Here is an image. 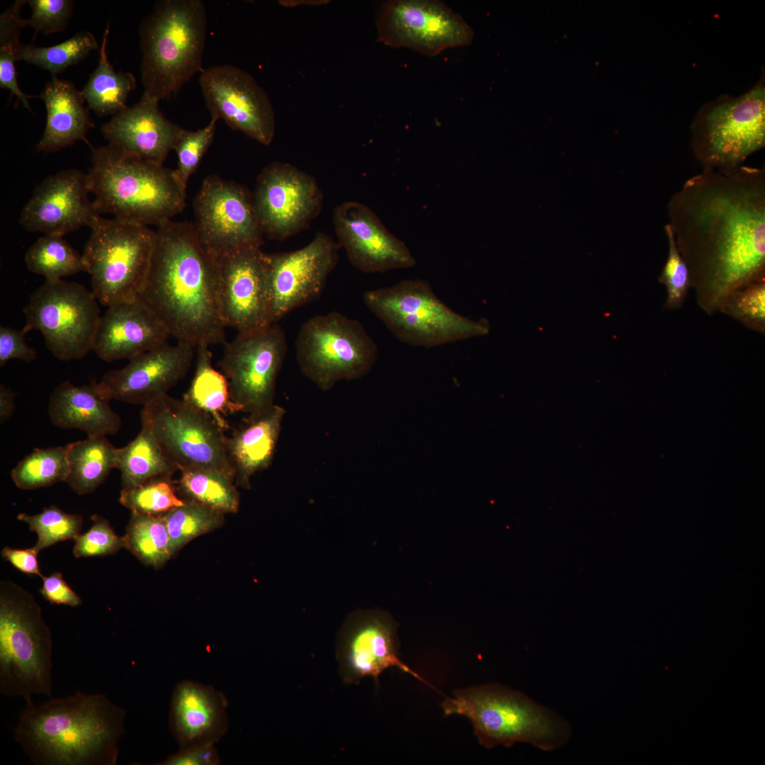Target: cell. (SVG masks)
I'll return each instance as SVG.
<instances>
[{
	"label": "cell",
	"instance_id": "obj_1",
	"mask_svg": "<svg viewBox=\"0 0 765 765\" xmlns=\"http://www.w3.org/2000/svg\"><path fill=\"white\" fill-rule=\"evenodd\" d=\"M667 213L706 312L719 311L733 291L764 279V168L703 169L671 196Z\"/></svg>",
	"mask_w": 765,
	"mask_h": 765
},
{
	"label": "cell",
	"instance_id": "obj_2",
	"mask_svg": "<svg viewBox=\"0 0 765 765\" xmlns=\"http://www.w3.org/2000/svg\"><path fill=\"white\" fill-rule=\"evenodd\" d=\"M157 227L139 298L178 342L195 348L226 344L216 256L201 244L193 224L170 220Z\"/></svg>",
	"mask_w": 765,
	"mask_h": 765
},
{
	"label": "cell",
	"instance_id": "obj_3",
	"mask_svg": "<svg viewBox=\"0 0 765 765\" xmlns=\"http://www.w3.org/2000/svg\"><path fill=\"white\" fill-rule=\"evenodd\" d=\"M126 711L105 694L80 691L35 705L26 703L13 730L35 765H115Z\"/></svg>",
	"mask_w": 765,
	"mask_h": 765
},
{
	"label": "cell",
	"instance_id": "obj_4",
	"mask_svg": "<svg viewBox=\"0 0 765 765\" xmlns=\"http://www.w3.org/2000/svg\"><path fill=\"white\" fill-rule=\"evenodd\" d=\"M97 212L147 226L170 220L186 206L174 170L107 145L91 147L87 173Z\"/></svg>",
	"mask_w": 765,
	"mask_h": 765
},
{
	"label": "cell",
	"instance_id": "obj_5",
	"mask_svg": "<svg viewBox=\"0 0 765 765\" xmlns=\"http://www.w3.org/2000/svg\"><path fill=\"white\" fill-rule=\"evenodd\" d=\"M444 715L470 721L474 734L487 749L516 742L552 751L569 741L572 730L555 711L507 686L488 684L455 691L442 703Z\"/></svg>",
	"mask_w": 765,
	"mask_h": 765
},
{
	"label": "cell",
	"instance_id": "obj_6",
	"mask_svg": "<svg viewBox=\"0 0 765 765\" xmlns=\"http://www.w3.org/2000/svg\"><path fill=\"white\" fill-rule=\"evenodd\" d=\"M206 30V11L200 0L156 3L139 28L144 94L158 102L169 98L203 69Z\"/></svg>",
	"mask_w": 765,
	"mask_h": 765
},
{
	"label": "cell",
	"instance_id": "obj_7",
	"mask_svg": "<svg viewBox=\"0 0 765 765\" xmlns=\"http://www.w3.org/2000/svg\"><path fill=\"white\" fill-rule=\"evenodd\" d=\"M51 631L33 594L14 582L0 584V692L21 697H51Z\"/></svg>",
	"mask_w": 765,
	"mask_h": 765
},
{
	"label": "cell",
	"instance_id": "obj_8",
	"mask_svg": "<svg viewBox=\"0 0 765 765\" xmlns=\"http://www.w3.org/2000/svg\"><path fill=\"white\" fill-rule=\"evenodd\" d=\"M363 298L366 307L390 332L411 346L433 348L489 332L486 319L475 320L455 312L422 279L404 280L368 290Z\"/></svg>",
	"mask_w": 765,
	"mask_h": 765
},
{
	"label": "cell",
	"instance_id": "obj_9",
	"mask_svg": "<svg viewBox=\"0 0 765 765\" xmlns=\"http://www.w3.org/2000/svg\"><path fill=\"white\" fill-rule=\"evenodd\" d=\"M82 255L91 292L104 306L139 296L147 277L156 231L101 216L91 226Z\"/></svg>",
	"mask_w": 765,
	"mask_h": 765
},
{
	"label": "cell",
	"instance_id": "obj_10",
	"mask_svg": "<svg viewBox=\"0 0 765 765\" xmlns=\"http://www.w3.org/2000/svg\"><path fill=\"white\" fill-rule=\"evenodd\" d=\"M691 147L703 169L729 171L765 144L764 76L745 94L704 105L691 126Z\"/></svg>",
	"mask_w": 765,
	"mask_h": 765
},
{
	"label": "cell",
	"instance_id": "obj_11",
	"mask_svg": "<svg viewBox=\"0 0 765 765\" xmlns=\"http://www.w3.org/2000/svg\"><path fill=\"white\" fill-rule=\"evenodd\" d=\"M295 349L300 370L323 391L339 381L368 373L378 354L377 346L363 325L337 312L305 322Z\"/></svg>",
	"mask_w": 765,
	"mask_h": 765
},
{
	"label": "cell",
	"instance_id": "obj_12",
	"mask_svg": "<svg viewBox=\"0 0 765 765\" xmlns=\"http://www.w3.org/2000/svg\"><path fill=\"white\" fill-rule=\"evenodd\" d=\"M22 328L42 334L52 354L62 361L80 359L93 350L101 320L97 300L84 285L62 279L45 280L23 308Z\"/></svg>",
	"mask_w": 765,
	"mask_h": 765
},
{
	"label": "cell",
	"instance_id": "obj_13",
	"mask_svg": "<svg viewBox=\"0 0 765 765\" xmlns=\"http://www.w3.org/2000/svg\"><path fill=\"white\" fill-rule=\"evenodd\" d=\"M140 419L151 427L163 452L178 468L219 470L234 480L225 430L186 400L168 394L142 406Z\"/></svg>",
	"mask_w": 765,
	"mask_h": 765
},
{
	"label": "cell",
	"instance_id": "obj_14",
	"mask_svg": "<svg viewBox=\"0 0 765 765\" xmlns=\"http://www.w3.org/2000/svg\"><path fill=\"white\" fill-rule=\"evenodd\" d=\"M220 367L230 388L234 412L248 414L274 404L276 383L286 352V338L276 324L238 332L225 344Z\"/></svg>",
	"mask_w": 765,
	"mask_h": 765
},
{
	"label": "cell",
	"instance_id": "obj_15",
	"mask_svg": "<svg viewBox=\"0 0 765 765\" xmlns=\"http://www.w3.org/2000/svg\"><path fill=\"white\" fill-rule=\"evenodd\" d=\"M194 229L215 256L261 249L264 233L251 196L240 185L217 176L207 177L194 201Z\"/></svg>",
	"mask_w": 765,
	"mask_h": 765
},
{
	"label": "cell",
	"instance_id": "obj_16",
	"mask_svg": "<svg viewBox=\"0 0 765 765\" xmlns=\"http://www.w3.org/2000/svg\"><path fill=\"white\" fill-rule=\"evenodd\" d=\"M251 199L264 234L283 240L305 229L319 214L323 196L311 175L274 162L259 175Z\"/></svg>",
	"mask_w": 765,
	"mask_h": 765
},
{
	"label": "cell",
	"instance_id": "obj_17",
	"mask_svg": "<svg viewBox=\"0 0 765 765\" xmlns=\"http://www.w3.org/2000/svg\"><path fill=\"white\" fill-rule=\"evenodd\" d=\"M378 41L435 56L470 44L471 27L443 3L432 0H395L383 4L377 20Z\"/></svg>",
	"mask_w": 765,
	"mask_h": 765
},
{
	"label": "cell",
	"instance_id": "obj_18",
	"mask_svg": "<svg viewBox=\"0 0 765 765\" xmlns=\"http://www.w3.org/2000/svg\"><path fill=\"white\" fill-rule=\"evenodd\" d=\"M199 82L211 117L262 144H271L276 128L273 109L251 75L232 65H217L203 69Z\"/></svg>",
	"mask_w": 765,
	"mask_h": 765
},
{
	"label": "cell",
	"instance_id": "obj_19",
	"mask_svg": "<svg viewBox=\"0 0 765 765\" xmlns=\"http://www.w3.org/2000/svg\"><path fill=\"white\" fill-rule=\"evenodd\" d=\"M271 319L276 324L292 310L315 300L338 261V245L319 232L304 247L266 254Z\"/></svg>",
	"mask_w": 765,
	"mask_h": 765
},
{
	"label": "cell",
	"instance_id": "obj_20",
	"mask_svg": "<svg viewBox=\"0 0 765 765\" xmlns=\"http://www.w3.org/2000/svg\"><path fill=\"white\" fill-rule=\"evenodd\" d=\"M397 625L381 610H359L346 620L338 638L336 657L345 684L358 683L371 677L378 684L380 675L396 667L425 681L399 657ZM426 682V681H425Z\"/></svg>",
	"mask_w": 765,
	"mask_h": 765
},
{
	"label": "cell",
	"instance_id": "obj_21",
	"mask_svg": "<svg viewBox=\"0 0 765 765\" xmlns=\"http://www.w3.org/2000/svg\"><path fill=\"white\" fill-rule=\"evenodd\" d=\"M216 258L221 312L226 328L242 332L273 324L266 254L261 249H251Z\"/></svg>",
	"mask_w": 765,
	"mask_h": 765
},
{
	"label": "cell",
	"instance_id": "obj_22",
	"mask_svg": "<svg viewBox=\"0 0 765 765\" xmlns=\"http://www.w3.org/2000/svg\"><path fill=\"white\" fill-rule=\"evenodd\" d=\"M87 174L69 169L46 177L23 206L21 225L26 230L48 235H64L86 226L100 215L93 201Z\"/></svg>",
	"mask_w": 765,
	"mask_h": 765
},
{
	"label": "cell",
	"instance_id": "obj_23",
	"mask_svg": "<svg viewBox=\"0 0 765 765\" xmlns=\"http://www.w3.org/2000/svg\"><path fill=\"white\" fill-rule=\"evenodd\" d=\"M195 347L166 342L130 359L125 367L106 373L98 383L110 399L142 404L168 394L188 373Z\"/></svg>",
	"mask_w": 765,
	"mask_h": 765
},
{
	"label": "cell",
	"instance_id": "obj_24",
	"mask_svg": "<svg viewBox=\"0 0 765 765\" xmlns=\"http://www.w3.org/2000/svg\"><path fill=\"white\" fill-rule=\"evenodd\" d=\"M339 243L351 263L364 273L413 267L416 261L401 239L384 226L368 206L356 201L340 204L334 212Z\"/></svg>",
	"mask_w": 765,
	"mask_h": 765
},
{
	"label": "cell",
	"instance_id": "obj_25",
	"mask_svg": "<svg viewBox=\"0 0 765 765\" xmlns=\"http://www.w3.org/2000/svg\"><path fill=\"white\" fill-rule=\"evenodd\" d=\"M158 101L142 94L101 128L108 144L144 161L163 165L184 130L169 120Z\"/></svg>",
	"mask_w": 765,
	"mask_h": 765
},
{
	"label": "cell",
	"instance_id": "obj_26",
	"mask_svg": "<svg viewBox=\"0 0 765 765\" xmlns=\"http://www.w3.org/2000/svg\"><path fill=\"white\" fill-rule=\"evenodd\" d=\"M169 334L139 298L110 305L101 317L93 351L106 362L133 357L165 342Z\"/></svg>",
	"mask_w": 765,
	"mask_h": 765
},
{
	"label": "cell",
	"instance_id": "obj_27",
	"mask_svg": "<svg viewBox=\"0 0 765 765\" xmlns=\"http://www.w3.org/2000/svg\"><path fill=\"white\" fill-rule=\"evenodd\" d=\"M227 701L214 687L191 680L179 682L170 703V730L179 748L217 743L228 729Z\"/></svg>",
	"mask_w": 765,
	"mask_h": 765
},
{
	"label": "cell",
	"instance_id": "obj_28",
	"mask_svg": "<svg viewBox=\"0 0 765 765\" xmlns=\"http://www.w3.org/2000/svg\"><path fill=\"white\" fill-rule=\"evenodd\" d=\"M110 400L96 382L76 386L64 381L49 397L48 416L54 426L78 429L89 437L114 435L122 420L111 408Z\"/></svg>",
	"mask_w": 765,
	"mask_h": 765
},
{
	"label": "cell",
	"instance_id": "obj_29",
	"mask_svg": "<svg viewBox=\"0 0 765 765\" xmlns=\"http://www.w3.org/2000/svg\"><path fill=\"white\" fill-rule=\"evenodd\" d=\"M283 407L273 404L248 414L244 422L227 438V448L235 472L234 483L251 488V478L271 463L285 415Z\"/></svg>",
	"mask_w": 765,
	"mask_h": 765
},
{
	"label": "cell",
	"instance_id": "obj_30",
	"mask_svg": "<svg viewBox=\"0 0 765 765\" xmlns=\"http://www.w3.org/2000/svg\"><path fill=\"white\" fill-rule=\"evenodd\" d=\"M46 108V124L42 137L36 144L39 152L51 153L84 140L94 124L90 118L84 99L72 81L52 77L38 96Z\"/></svg>",
	"mask_w": 765,
	"mask_h": 765
},
{
	"label": "cell",
	"instance_id": "obj_31",
	"mask_svg": "<svg viewBox=\"0 0 765 765\" xmlns=\"http://www.w3.org/2000/svg\"><path fill=\"white\" fill-rule=\"evenodd\" d=\"M140 421L137 436L118 448L115 468L120 472L122 489L135 487L157 477H172L178 471L165 455L149 425Z\"/></svg>",
	"mask_w": 765,
	"mask_h": 765
},
{
	"label": "cell",
	"instance_id": "obj_32",
	"mask_svg": "<svg viewBox=\"0 0 765 765\" xmlns=\"http://www.w3.org/2000/svg\"><path fill=\"white\" fill-rule=\"evenodd\" d=\"M65 482L78 494L94 492L115 468L118 448L104 436L87 437L67 446Z\"/></svg>",
	"mask_w": 765,
	"mask_h": 765
},
{
	"label": "cell",
	"instance_id": "obj_33",
	"mask_svg": "<svg viewBox=\"0 0 765 765\" xmlns=\"http://www.w3.org/2000/svg\"><path fill=\"white\" fill-rule=\"evenodd\" d=\"M110 23L104 30L99 48V60L81 94L89 108L100 116L115 115L128 106L129 94L135 89L136 80L130 72H116L108 61L107 42Z\"/></svg>",
	"mask_w": 765,
	"mask_h": 765
},
{
	"label": "cell",
	"instance_id": "obj_34",
	"mask_svg": "<svg viewBox=\"0 0 765 765\" xmlns=\"http://www.w3.org/2000/svg\"><path fill=\"white\" fill-rule=\"evenodd\" d=\"M179 472L180 477L175 484L183 499L223 514L239 511L240 496L231 477L219 470L204 468H186Z\"/></svg>",
	"mask_w": 765,
	"mask_h": 765
},
{
	"label": "cell",
	"instance_id": "obj_35",
	"mask_svg": "<svg viewBox=\"0 0 765 765\" xmlns=\"http://www.w3.org/2000/svg\"><path fill=\"white\" fill-rule=\"evenodd\" d=\"M195 373L183 399L209 414L224 430L229 425L224 415L233 413L228 381L212 365L209 346L196 347Z\"/></svg>",
	"mask_w": 765,
	"mask_h": 765
},
{
	"label": "cell",
	"instance_id": "obj_36",
	"mask_svg": "<svg viewBox=\"0 0 765 765\" xmlns=\"http://www.w3.org/2000/svg\"><path fill=\"white\" fill-rule=\"evenodd\" d=\"M123 537L125 548L147 565L160 568L172 557L169 533L163 515L132 513Z\"/></svg>",
	"mask_w": 765,
	"mask_h": 765
},
{
	"label": "cell",
	"instance_id": "obj_37",
	"mask_svg": "<svg viewBox=\"0 0 765 765\" xmlns=\"http://www.w3.org/2000/svg\"><path fill=\"white\" fill-rule=\"evenodd\" d=\"M25 262L28 269L42 276L45 280H57L80 272H86L82 257L62 237L48 235L39 238L27 251Z\"/></svg>",
	"mask_w": 765,
	"mask_h": 765
},
{
	"label": "cell",
	"instance_id": "obj_38",
	"mask_svg": "<svg viewBox=\"0 0 765 765\" xmlns=\"http://www.w3.org/2000/svg\"><path fill=\"white\" fill-rule=\"evenodd\" d=\"M95 36L89 31L76 33L59 44L38 47L21 44L16 50V60H23L49 72L52 77L79 63L91 52L99 49Z\"/></svg>",
	"mask_w": 765,
	"mask_h": 765
},
{
	"label": "cell",
	"instance_id": "obj_39",
	"mask_svg": "<svg viewBox=\"0 0 765 765\" xmlns=\"http://www.w3.org/2000/svg\"><path fill=\"white\" fill-rule=\"evenodd\" d=\"M68 471L66 446L37 448L17 463L11 477L18 488L31 490L65 482Z\"/></svg>",
	"mask_w": 765,
	"mask_h": 765
},
{
	"label": "cell",
	"instance_id": "obj_40",
	"mask_svg": "<svg viewBox=\"0 0 765 765\" xmlns=\"http://www.w3.org/2000/svg\"><path fill=\"white\" fill-rule=\"evenodd\" d=\"M163 516L172 557L194 538L219 528L225 523V514L186 499L182 505Z\"/></svg>",
	"mask_w": 765,
	"mask_h": 765
},
{
	"label": "cell",
	"instance_id": "obj_41",
	"mask_svg": "<svg viewBox=\"0 0 765 765\" xmlns=\"http://www.w3.org/2000/svg\"><path fill=\"white\" fill-rule=\"evenodd\" d=\"M177 492L171 476H161L133 488L122 489L119 501L131 513L162 516L185 502Z\"/></svg>",
	"mask_w": 765,
	"mask_h": 765
},
{
	"label": "cell",
	"instance_id": "obj_42",
	"mask_svg": "<svg viewBox=\"0 0 765 765\" xmlns=\"http://www.w3.org/2000/svg\"><path fill=\"white\" fill-rule=\"evenodd\" d=\"M17 518L37 533L38 541L34 547L39 552L58 542L74 540L80 534L83 523L81 516L67 514L55 505L35 515L21 513Z\"/></svg>",
	"mask_w": 765,
	"mask_h": 765
},
{
	"label": "cell",
	"instance_id": "obj_43",
	"mask_svg": "<svg viewBox=\"0 0 765 765\" xmlns=\"http://www.w3.org/2000/svg\"><path fill=\"white\" fill-rule=\"evenodd\" d=\"M719 311L738 320L747 327L764 334L765 280L752 282L733 291Z\"/></svg>",
	"mask_w": 765,
	"mask_h": 765
},
{
	"label": "cell",
	"instance_id": "obj_44",
	"mask_svg": "<svg viewBox=\"0 0 765 765\" xmlns=\"http://www.w3.org/2000/svg\"><path fill=\"white\" fill-rule=\"evenodd\" d=\"M218 119L211 117L210 123L196 131L184 129L178 140L174 150L178 157L174 175L182 188L186 191L190 176L197 169L203 155L213 141L216 123Z\"/></svg>",
	"mask_w": 765,
	"mask_h": 765
},
{
	"label": "cell",
	"instance_id": "obj_45",
	"mask_svg": "<svg viewBox=\"0 0 765 765\" xmlns=\"http://www.w3.org/2000/svg\"><path fill=\"white\" fill-rule=\"evenodd\" d=\"M668 242V256L659 277V281L667 288L665 307L676 310L682 307L691 288L688 268L677 247L674 234L669 223L664 227Z\"/></svg>",
	"mask_w": 765,
	"mask_h": 765
},
{
	"label": "cell",
	"instance_id": "obj_46",
	"mask_svg": "<svg viewBox=\"0 0 765 765\" xmlns=\"http://www.w3.org/2000/svg\"><path fill=\"white\" fill-rule=\"evenodd\" d=\"M91 520V528L74 539L73 552L75 557L106 555L125 548L124 537L118 536L106 519L93 515Z\"/></svg>",
	"mask_w": 765,
	"mask_h": 765
},
{
	"label": "cell",
	"instance_id": "obj_47",
	"mask_svg": "<svg viewBox=\"0 0 765 765\" xmlns=\"http://www.w3.org/2000/svg\"><path fill=\"white\" fill-rule=\"evenodd\" d=\"M28 4L32 11L27 19L28 26L44 35L62 32L67 28L74 4L70 0H29Z\"/></svg>",
	"mask_w": 765,
	"mask_h": 765
},
{
	"label": "cell",
	"instance_id": "obj_48",
	"mask_svg": "<svg viewBox=\"0 0 765 765\" xmlns=\"http://www.w3.org/2000/svg\"><path fill=\"white\" fill-rule=\"evenodd\" d=\"M26 332L9 327H0V366L12 359L32 362L37 358L36 351L26 342Z\"/></svg>",
	"mask_w": 765,
	"mask_h": 765
},
{
	"label": "cell",
	"instance_id": "obj_49",
	"mask_svg": "<svg viewBox=\"0 0 765 765\" xmlns=\"http://www.w3.org/2000/svg\"><path fill=\"white\" fill-rule=\"evenodd\" d=\"M16 50L11 45H0V87L9 90L26 108L32 111L28 100L36 96L26 94L18 84L15 67Z\"/></svg>",
	"mask_w": 765,
	"mask_h": 765
},
{
	"label": "cell",
	"instance_id": "obj_50",
	"mask_svg": "<svg viewBox=\"0 0 765 765\" xmlns=\"http://www.w3.org/2000/svg\"><path fill=\"white\" fill-rule=\"evenodd\" d=\"M220 759L215 744L201 743L179 748L178 752L169 756L161 765H218Z\"/></svg>",
	"mask_w": 765,
	"mask_h": 765
},
{
	"label": "cell",
	"instance_id": "obj_51",
	"mask_svg": "<svg viewBox=\"0 0 765 765\" xmlns=\"http://www.w3.org/2000/svg\"><path fill=\"white\" fill-rule=\"evenodd\" d=\"M42 586L40 589L42 596L50 604L77 606L82 604L79 596L67 584L60 572H54L47 577H42Z\"/></svg>",
	"mask_w": 765,
	"mask_h": 765
},
{
	"label": "cell",
	"instance_id": "obj_52",
	"mask_svg": "<svg viewBox=\"0 0 765 765\" xmlns=\"http://www.w3.org/2000/svg\"><path fill=\"white\" fill-rule=\"evenodd\" d=\"M38 552L35 547L27 549L5 547L1 551V556L22 572L42 577L38 560Z\"/></svg>",
	"mask_w": 765,
	"mask_h": 765
},
{
	"label": "cell",
	"instance_id": "obj_53",
	"mask_svg": "<svg viewBox=\"0 0 765 765\" xmlns=\"http://www.w3.org/2000/svg\"><path fill=\"white\" fill-rule=\"evenodd\" d=\"M15 409V394L4 385H0V422L8 420Z\"/></svg>",
	"mask_w": 765,
	"mask_h": 765
}]
</instances>
